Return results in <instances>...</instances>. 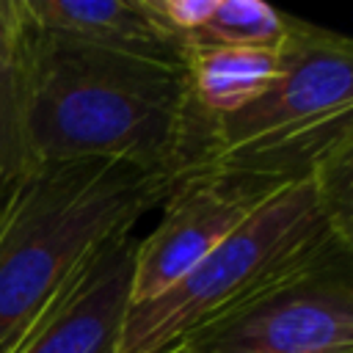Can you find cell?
Here are the masks:
<instances>
[{"mask_svg":"<svg viewBox=\"0 0 353 353\" xmlns=\"http://www.w3.org/2000/svg\"><path fill=\"white\" fill-rule=\"evenodd\" d=\"M290 19L259 0H218L207 25L193 33L204 41L232 47H281Z\"/></svg>","mask_w":353,"mask_h":353,"instance_id":"8fae6325","label":"cell"},{"mask_svg":"<svg viewBox=\"0 0 353 353\" xmlns=\"http://www.w3.org/2000/svg\"><path fill=\"white\" fill-rule=\"evenodd\" d=\"M284 69L251 105L212 119L201 165L292 182L350 146L353 44L290 19Z\"/></svg>","mask_w":353,"mask_h":353,"instance_id":"277c9868","label":"cell"},{"mask_svg":"<svg viewBox=\"0 0 353 353\" xmlns=\"http://www.w3.org/2000/svg\"><path fill=\"white\" fill-rule=\"evenodd\" d=\"M25 19L17 0H0V188L30 168L22 94Z\"/></svg>","mask_w":353,"mask_h":353,"instance_id":"30bf717a","label":"cell"},{"mask_svg":"<svg viewBox=\"0 0 353 353\" xmlns=\"http://www.w3.org/2000/svg\"><path fill=\"white\" fill-rule=\"evenodd\" d=\"M281 185L215 165L182 171L163 199L160 223L143 240H135L130 306L174 287Z\"/></svg>","mask_w":353,"mask_h":353,"instance_id":"5b68a950","label":"cell"},{"mask_svg":"<svg viewBox=\"0 0 353 353\" xmlns=\"http://www.w3.org/2000/svg\"><path fill=\"white\" fill-rule=\"evenodd\" d=\"M22 94L30 165L124 160L176 179L204 160L212 119L193 105L179 55L83 41L25 22Z\"/></svg>","mask_w":353,"mask_h":353,"instance_id":"6da1fadb","label":"cell"},{"mask_svg":"<svg viewBox=\"0 0 353 353\" xmlns=\"http://www.w3.org/2000/svg\"><path fill=\"white\" fill-rule=\"evenodd\" d=\"M135 234L99 245L0 353H113L130 309Z\"/></svg>","mask_w":353,"mask_h":353,"instance_id":"52a82bcc","label":"cell"},{"mask_svg":"<svg viewBox=\"0 0 353 353\" xmlns=\"http://www.w3.org/2000/svg\"><path fill=\"white\" fill-rule=\"evenodd\" d=\"M176 179L124 160L33 163L0 188V350L108 240L130 234Z\"/></svg>","mask_w":353,"mask_h":353,"instance_id":"7a4b0ae2","label":"cell"},{"mask_svg":"<svg viewBox=\"0 0 353 353\" xmlns=\"http://www.w3.org/2000/svg\"><path fill=\"white\" fill-rule=\"evenodd\" d=\"M17 3L22 19L36 30L154 52V55H179L176 41H171L152 22L143 0H17Z\"/></svg>","mask_w":353,"mask_h":353,"instance_id":"9c48e42d","label":"cell"},{"mask_svg":"<svg viewBox=\"0 0 353 353\" xmlns=\"http://www.w3.org/2000/svg\"><path fill=\"white\" fill-rule=\"evenodd\" d=\"M152 22L171 39L179 41L185 36L199 33L212 17L218 0H143Z\"/></svg>","mask_w":353,"mask_h":353,"instance_id":"7c38bea8","label":"cell"},{"mask_svg":"<svg viewBox=\"0 0 353 353\" xmlns=\"http://www.w3.org/2000/svg\"><path fill=\"white\" fill-rule=\"evenodd\" d=\"M176 47L193 105L207 119H221L251 105L284 69L281 47H232L199 36H185Z\"/></svg>","mask_w":353,"mask_h":353,"instance_id":"ba28073f","label":"cell"},{"mask_svg":"<svg viewBox=\"0 0 353 353\" xmlns=\"http://www.w3.org/2000/svg\"><path fill=\"white\" fill-rule=\"evenodd\" d=\"M171 353H353L347 265L279 290L196 331Z\"/></svg>","mask_w":353,"mask_h":353,"instance_id":"8992f818","label":"cell"},{"mask_svg":"<svg viewBox=\"0 0 353 353\" xmlns=\"http://www.w3.org/2000/svg\"><path fill=\"white\" fill-rule=\"evenodd\" d=\"M350 262V226L314 176L273 190L215 251L163 295L130 306L113 353H171L196 331Z\"/></svg>","mask_w":353,"mask_h":353,"instance_id":"3957f363","label":"cell"}]
</instances>
